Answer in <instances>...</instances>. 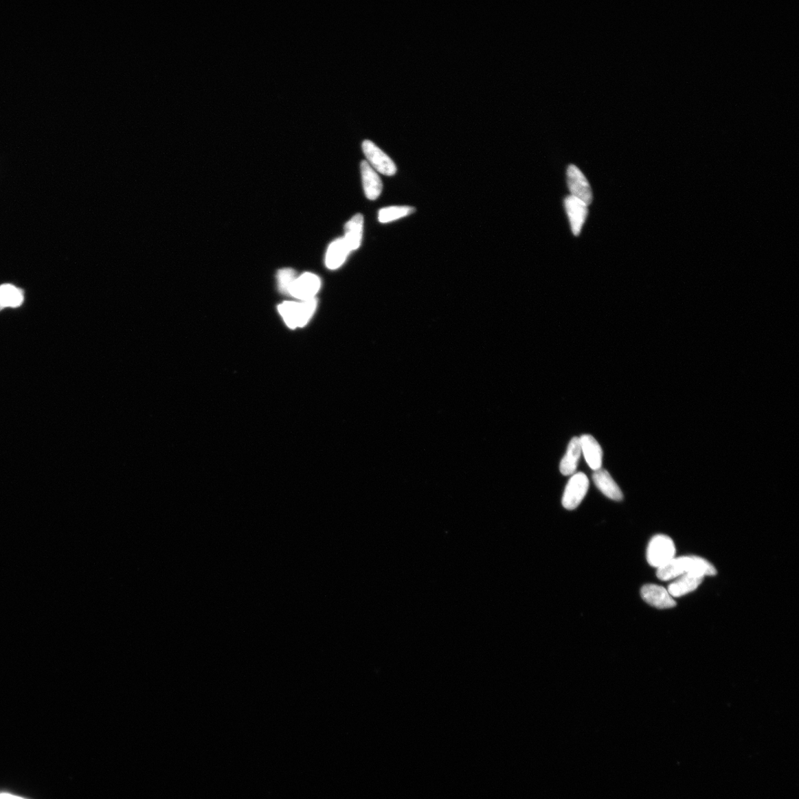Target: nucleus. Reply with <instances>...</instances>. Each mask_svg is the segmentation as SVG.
I'll return each instance as SVG.
<instances>
[{"label": "nucleus", "mask_w": 799, "mask_h": 799, "mask_svg": "<svg viewBox=\"0 0 799 799\" xmlns=\"http://www.w3.org/2000/svg\"><path fill=\"white\" fill-rule=\"evenodd\" d=\"M686 574H694L702 578L706 576L717 574L715 567L704 558L696 556L675 557L657 569V576L663 581H673Z\"/></svg>", "instance_id": "f257e3e1"}, {"label": "nucleus", "mask_w": 799, "mask_h": 799, "mask_svg": "<svg viewBox=\"0 0 799 799\" xmlns=\"http://www.w3.org/2000/svg\"><path fill=\"white\" fill-rule=\"evenodd\" d=\"M317 305L315 298L302 302H284L279 305L278 310L286 324L291 329L302 327L313 317Z\"/></svg>", "instance_id": "f03ea898"}, {"label": "nucleus", "mask_w": 799, "mask_h": 799, "mask_svg": "<svg viewBox=\"0 0 799 799\" xmlns=\"http://www.w3.org/2000/svg\"><path fill=\"white\" fill-rule=\"evenodd\" d=\"M676 555V546L668 536H654L648 546L647 561L653 566L660 567L671 561Z\"/></svg>", "instance_id": "7ed1b4c3"}, {"label": "nucleus", "mask_w": 799, "mask_h": 799, "mask_svg": "<svg viewBox=\"0 0 799 799\" xmlns=\"http://www.w3.org/2000/svg\"><path fill=\"white\" fill-rule=\"evenodd\" d=\"M363 151L370 166L381 175L391 177L396 175L397 168L396 164L376 144L370 140H364L362 144Z\"/></svg>", "instance_id": "20e7f679"}, {"label": "nucleus", "mask_w": 799, "mask_h": 799, "mask_svg": "<svg viewBox=\"0 0 799 799\" xmlns=\"http://www.w3.org/2000/svg\"><path fill=\"white\" fill-rule=\"evenodd\" d=\"M589 487V480L584 473L574 474L565 489L562 502L564 508L573 510L578 507Z\"/></svg>", "instance_id": "39448f33"}, {"label": "nucleus", "mask_w": 799, "mask_h": 799, "mask_svg": "<svg viewBox=\"0 0 799 799\" xmlns=\"http://www.w3.org/2000/svg\"><path fill=\"white\" fill-rule=\"evenodd\" d=\"M567 182L572 196L588 206L592 204L593 194L589 182L578 168L573 165L567 168Z\"/></svg>", "instance_id": "423d86ee"}, {"label": "nucleus", "mask_w": 799, "mask_h": 799, "mask_svg": "<svg viewBox=\"0 0 799 799\" xmlns=\"http://www.w3.org/2000/svg\"><path fill=\"white\" fill-rule=\"evenodd\" d=\"M321 285V279L319 276L311 273H306L297 277L289 295L302 301L311 300L319 291Z\"/></svg>", "instance_id": "0eeeda50"}, {"label": "nucleus", "mask_w": 799, "mask_h": 799, "mask_svg": "<svg viewBox=\"0 0 799 799\" xmlns=\"http://www.w3.org/2000/svg\"><path fill=\"white\" fill-rule=\"evenodd\" d=\"M641 596L644 601L657 609H671L677 605L668 589L660 585H644L641 589Z\"/></svg>", "instance_id": "6e6552de"}, {"label": "nucleus", "mask_w": 799, "mask_h": 799, "mask_svg": "<svg viewBox=\"0 0 799 799\" xmlns=\"http://www.w3.org/2000/svg\"><path fill=\"white\" fill-rule=\"evenodd\" d=\"M564 204L570 221L572 233L576 236H579L588 216V205L572 195L565 198Z\"/></svg>", "instance_id": "1a4fd4ad"}, {"label": "nucleus", "mask_w": 799, "mask_h": 799, "mask_svg": "<svg viewBox=\"0 0 799 799\" xmlns=\"http://www.w3.org/2000/svg\"><path fill=\"white\" fill-rule=\"evenodd\" d=\"M363 186L365 196L370 200H376L381 194L383 184L380 177L368 162L361 164Z\"/></svg>", "instance_id": "9d476101"}, {"label": "nucleus", "mask_w": 799, "mask_h": 799, "mask_svg": "<svg viewBox=\"0 0 799 799\" xmlns=\"http://www.w3.org/2000/svg\"><path fill=\"white\" fill-rule=\"evenodd\" d=\"M593 480L603 495L616 502H621L622 491L607 471L602 469L594 471Z\"/></svg>", "instance_id": "9b49d317"}, {"label": "nucleus", "mask_w": 799, "mask_h": 799, "mask_svg": "<svg viewBox=\"0 0 799 799\" xmlns=\"http://www.w3.org/2000/svg\"><path fill=\"white\" fill-rule=\"evenodd\" d=\"M580 441L587 464L594 471L600 469L603 464V451L598 441L589 435L583 436Z\"/></svg>", "instance_id": "f8f14e48"}, {"label": "nucleus", "mask_w": 799, "mask_h": 799, "mask_svg": "<svg viewBox=\"0 0 799 799\" xmlns=\"http://www.w3.org/2000/svg\"><path fill=\"white\" fill-rule=\"evenodd\" d=\"M704 579L694 574H686L671 583L668 591L673 598H679L695 591Z\"/></svg>", "instance_id": "ddd939ff"}, {"label": "nucleus", "mask_w": 799, "mask_h": 799, "mask_svg": "<svg viewBox=\"0 0 799 799\" xmlns=\"http://www.w3.org/2000/svg\"><path fill=\"white\" fill-rule=\"evenodd\" d=\"M350 250L346 244L344 238L336 239L327 249L326 255V265L330 269L339 268L346 261L350 254Z\"/></svg>", "instance_id": "4468645a"}, {"label": "nucleus", "mask_w": 799, "mask_h": 799, "mask_svg": "<svg viewBox=\"0 0 799 799\" xmlns=\"http://www.w3.org/2000/svg\"><path fill=\"white\" fill-rule=\"evenodd\" d=\"M363 229V217L361 214L354 216L345 225L344 240L350 251L358 249L361 244Z\"/></svg>", "instance_id": "2eb2a0df"}, {"label": "nucleus", "mask_w": 799, "mask_h": 799, "mask_svg": "<svg viewBox=\"0 0 799 799\" xmlns=\"http://www.w3.org/2000/svg\"><path fill=\"white\" fill-rule=\"evenodd\" d=\"M581 451L580 438L576 437L572 438L560 465L561 473L563 475L569 476L575 473Z\"/></svg>", "instance_id": "dca6fc26"}, {"label": "nucleus", "mask_w": 799, "mask_h": 799, "mask_svg": "<svg viewBox=\"0 0 799 799\" xmlns=\"http://www.w3.org/2000/svg\"><path fill=\"white\" fill-rule=\"evenodd\" d=\"M24 302V293L12 284L0 286V311L6 307L16 308Z\"/></svg>", "instance_id": "f3484780"}, {"label": "nucleus", "mask_w": 799, "mask_h": 799, "mask_svg": "<svg viewBox=\"0 0 799 799\" xmlns=\"http://www.w3.org/2000/svg\"><path fill=\"white\" fill-rule=\"evenodd\" d=\"M415 211V208L408 206L385 207L379 211V220L381 223H392V221L408 216Z\"/></svg>", "instance_id": "a211bd4d"}, {"label": "nucleus", "mask_w": 799, "mask_h": 799, "mask_svg": "<svg viewBox=\"0 0 799 799\" xmlns=\"http://www.w3.org/2000/svg\"><path fill=\"white\" fill-rule=\"evenodd\" d=\"M297 278V273L291 268L280 269L277 273V281L279 291L284 294L289 295L291 288Z\"/></svg>", "instance_id": "6ab92c4d"}, {"label": "nucleus", "mask_w": 799, "mask_h": 799, "mask_svg": "<svg viewBox=\"0 0 799 799\" xmlns=\"http://www.w3.org/2000/svg\"><path fill=\"white\" fill-rule=\"evenodd\" d=\"M0 799H24V798H21V797H18V796H15L13 795H10L8 794H0Z\"/></svg>", "instance_id": "aec40b11"}]
</instances>
